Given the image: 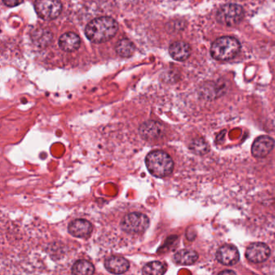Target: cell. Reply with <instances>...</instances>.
Returning <instances> with one entry per match:
<instances>
[{"label":"cell","mask_w":275,"mask_h":275,"mask_svg":"<svg viewBox=\"0 0 275 275\" xmlns=\"http://www.w3.org/2000/svg\"><path fill=\"white\" fill-rule=\"evenodd\" d=\"M166 271H167V266L164 263L161 261H152L146 264L143 267L142 273L149 275H162L164 274Z\"/></svg>","instance_id":"cell-18"},{"label":"cell","mask_w":275,"mask_h":275,"mask_svg":"<svg viewBox=\"0 0 275 275\" xmlns=\"http://www.w3.org/2000/svg\"><path fill=\"white\" fill-rule=\"evenodd\" d=\"M191 49L189 44L184 41H175L169 48L171 57L179 62H184L191 55Z\"/></svg>","instance_id":"cell-13"},{"label":"cell","mask_w":275,"mask_h":275,"mask_svg":"<svg viewBox=\"0 0 275 275\" xmlns=\"http://www.w3.org/2000/svg\"><path fill=\"white\" fill-rule=\"evenodd\" d=\"M216 259L223 265H233L240 260V253L234 245L225 244L218 249Z\"/></svg>","instance_id":"cell-8"},{"label":"cell","mask_w":275,"mask_h":275,"mask_svg":"<svg viewBox=\"0 0 275 275\" xmlns=\"http://www.w3.org/2000/svg\"><path fill=\"white\" fill-rule=\"evenodd\" d=\"M190 149L192 150L194 154H198V155H203L209 151V146H208V143L202 138L194 140L190 146Z\"/></svg>","instance_id":"cell-19"},{"label":"cell","mask_w":275,"mask_h":275,"mask_svg":"<svg viewBox=\"0 0 275 275\" xmlns=\"http://www.w3.org/2000/svg\"><path fill=\"white\" fill-rule=\"evenodd\" d=\"M142 138L144 140H156L162 136L163 133V127L159 122L149 120L145 122L139 128Z\"/></svg>","instance_id":"cell-11"},{"label":"cell","mask_w":275,"mask_h":275,"mask_svg":"<svg viewBox=\"0 0 275 275\" xmlns=\"http://www.w3.org/2000/svg\"><path fill=\"white\" fill-rule=\"evenodd\" d=\"M92 224L88 220L78 219L71 222L68 226V232L71 236L84 238L90 236L92 232Z\"/></svg>","instance_id":"cell-10"},{"label":"cell","mask_w":275,"mask_h":275,"mask_svg":"<svg viewBox=\"0 0 275 275\" xmlns=\"http://www.w3.org/2000/svg\"><path fill=\"white\" fill-rule=\"evenodd\" d=\"M104 266L110 273L120 274L128 270L129 262L124 257L113 256L105 261Z\"/></svg>","instance_id":"cell-12"},{"label":"cell","mask_w":275,"mask_h":275,"mask_svg":"<svg viewBox=\"0 0 275 275\" xmlns=\"http://www.w3.org/2000/svg\"><path fill=\"white\" fill-rule=\"evenodd\" d=\"M119 29L116 21L109 17L95 19L88 23L85 29V34L93 43L107 42L115 37Z\"/></svg>","instance_id":"cell-1"},{"label":"cell","mask_w":275,"mask_h":275,"mask_svg":"<svg viewBox=\"0 0 275 275\" xmlns=\"http://www.w3.org/2000/svg\"><path fill=\"white\" fill-rule=\"evenodd\" d=\"M58 43H59L60 48L63 51L71 53V52L76 51L78 48L80 47L81 39L76 33L69 32L61 36Z\"/></svg>","instance_id":"cell-14"},{"label":"cell","mask_w":275,"mask_h":275,"mask_svg":"<svg viewBox=\"0 0 275 275\" xmlns=\"http://www.w3.org/2000/svg\"><path fill=\"white\" fill-rule=\"evenodd\" d=\"M225 273H235V272L232 270L222 271V272H220V274H225Z\"/></svg>","instance_id":"cell-21"},{"label":"cell","mask_w":275,"mask_h":275,"mask_svg":"<svg viewBox=\"0 0 275 275\" xmlns=\"http://www.w3.org/2000/svg\"><path fill=\"white\" fill-rule=\"evenodd\" d=\"M150 226V219L146 214L140 212L127 213L120 222V229L130 236H141Z\"/></svg>","instance_id":"cell-4"},{"label":"cell","mask_w":275,"mask_h":275,"mask_svg":"<svg viewBox=\"0 0 275 275\" xmlns=\"http://www.w3.org/2000/svg\"><path fill=\"white\" fill-rule=\"evenodd\" d=\"M199 258V255L195 251L191 249H182L175 253L174 260L179 265H192Z\"/></svg>","instance_id":"cell-15"},{"label":"cell","mask_w":275,"mask_h":275,"mask_svg":"<svg viewBox=\"0 0 275 275\" xmlns=\"http://www.w3.org/2000/svg\"><path fill=\"white\" fill-rule=\"evenodd\" d=\"M135 45L127 38L119 40L115 45V51L121 58H129L135 52Z\"/></svg>","instance_id":"cell-16"},{"label":"cell","mask_w":275,"mask_h":275,"mask_svg":"<svg viewBox=\"0 0 275 275\" xmlns=\"http://www.w3.org/2000/svg\"><path fill=\"white\" fill-rule=\"evenodd\" d=\"M274 141L269 135H261L257 138L252 146V154L257 158H265L273 150Z\"/></svg>","instance_id":"cell-9"},{"label":"cell","mask_w":275,"mask_h":275,"mask_svg":"<svg viewBox=\"0 0 275 275\" xmlns=\"http://www.w3.org/2000/svg\"><path fill=\"white\" fill-rule=\"evenodd\" d=\"M146 167L149 172L156 178L169 176L174 170V161L167 153L162 150H155L146 156Z\"/></svg>","instance_id":"cell-2"},{"label":"cell","mask_w":275,"mask_h":275,"mask_svg":"<svg viewBox=\"0 0 275 275\" xmlns=\"http://www.w3.org/2000/svg\"><path fill=\"white\" fill-rule=\"evenodd\" d=\"M240 50L238 40L232 37H222L212 43L211 55L217 61H228L235 58Z\"/></svg>","instance_id":"cell-3"},{"label":"cell","mask_w":275,"mask_h":275,"mask_svg":"<svg viewBox=\"0 0 275 275\" xmlns=\"http://www.w3.org/2000/svg\"><path fill=\"white\" fill-rule=\"evenodd\" d=\"M3 2L9 8H14L21 5L24 2V0H3Z\"/></svg>","instance_id":"cell-20"},{"label":"cell","mask_w":275,"mask_h":275,"mask_svg":"<svg viewBox=\"0 0 275 275\" xmlns=\"http://www.w3.org/2000/svg\"><path fill=\"white\" fill-rule=\"evenodd\" d=\"M73 274H93L95 273V267L92 263L86 260H79L73 265L71 269Z\"/></svg>","instance_id":"cell-17"},{"label":"cell","mask_w":275,"mask_h":275,"mask_svg":"<svg viewBox=\"0 0 275 275\" xmlns=\"http://www.w3.org/2000/svg\"><path fill=\"white\" fill-rule=\"evenodd\" d=\"M36 13L44 21H53L62 13V5L60 0H36Z\"/></svg>","instance_id":"cell-6"},{"label":"cell","mask_w":275,"mask_h":275,"mask_svg":"<svg viewBox=\"0 0 275 275\" xmlns=\"http://www.w3.org/2000/svg\"><path fill=\"white\" fill-rule=\"evenodd\" d=\"M270 249L264 243H253L248 245L245 252L246 258L250 262L261 263L266 261L270 255Z\"/></svg>","instance_id":"cell-7"},{"label":"cell","mask_w":275,"mask_h":275,"mask_svg":"<svg viewBox=\"0 0 275 275\" xmlns=\"http://www.w3.org/2000/svg\"><path fill=\"white\" fill-rule=\"evenodd\" d=\"M244 17V9L240 5L236 4L224 5L216 13V20L218 22L228 27L236 26L240 24Z\"/></svg>","instance_id":"cell-5"}]
</instances>
